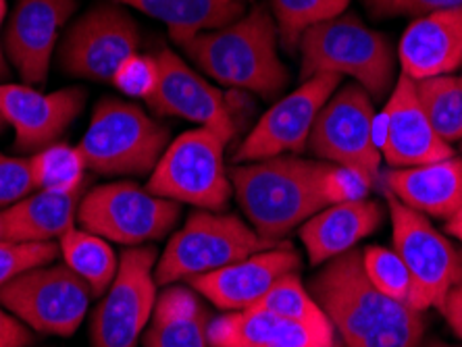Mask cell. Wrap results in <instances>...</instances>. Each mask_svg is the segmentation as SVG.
Returning <instances> with one entry per match:
<instances>
[{
  "mask_svg": "<svg viewBox=\"0 0 462 347\" xmlns=\"http://www.w3.org/2000/svg\"><path fill=\"white\" fill-rule=\"evenodd\" d=\"M375 144L392 169L430 165L457 156L431 127L414 81L400 75L383 111L375 114Z\"/></svg>",
  "mask_w": 462,
  "mask_h": 347,
  "instance_id": "15",
  "label": "cell"
},
{
  "mask_svg": "<svg viewBox=\"0 0 462 347\" xmlns=\"http://www.w3.org/2000/svg\"><path fill=\"white\" fill-rule=\"evenodd\" d=\"M277 36L273 15L256 6L219 30L194 33L178 44L210 79L273 98L288 84V69L277 54Z\"/></svg>",
  "mask_w": 462,
  "mask_h": 347,
  "instance_id": "1",
  "label": "cell"
},
{
  "mask_svg": "<svg viewBox=\"0 0 462 347\" xmlns=\"http://www.w3.org/2000/svg\"><path fill=\"white\" fill-rule=\"evenodd\" d=\"M256 310H267L273 315L288 318V321L307 324L310 329L319 333H328V335H336L334 324L329 323L328 315H325L317 299L312 297L310 291L304 288L300 281V275L291 273L282 277L267 294H264L256 304L250 306Z\"/></svg>",
  "mask_w": 462,
  "mask_h": 347,
  "instance_id": "29",
  "label": "cell"
},
{
  "mask_svg": "<svg viewBox=\"0 0 462 347\" xmlns=\"http://www.w3.org/2000/svg\"><path fill=\"white\" fill-rule=\"evenodd\" d=\"M156 63H159V86L146 100L156 114L181 117L219 133L226 142L234 140V117L226 96L215 86H210L180 54L169 49L159 52Z\"/></svg>",
  "mask_w": 462,
  "mask_h": 347,
  "instance_id": "16",
  "label": "cell"
},
{
  "mask_svg": "<svg viewBox=\"0 0 462 347\" xmlns=\"http://www.w3.org/2000/svg\"><path fill=\"white\" fill-rule=\"evenodd\" d=\"M5 125H6V121H5V117H3V113H0V132H3Z\"/></svg>",
  "mask_w": 462,
  "mask_h": 347,
  "instance_id": "43",
  "label": "cell"
},
{
  "mask_svg": "<svg viewBox=\"0 0 462 347\" xmlns=\"http://www.w3.org/2000/svg\"><path fill=\"white\" fill-rule=\"evenodd\" d=\"M32 342L30 326L6 308H0V347H30Z\"/></svg>",
  "mask_w": 462,
  "mask_h": 347,
  "instance_id": "38",
  "label": "cell"
},
{
  "mask_svg": "<svg viewBox=\"0 0 462 347\" xmlns=\"http://www.w3.org/2000/svg\"><path fill=\"white\" fill-rule=\"evenodd\" d=\"M277 33L288 50H296L304 32L331 22L348 9L350 0H271Z\"/></svg>",
  "mask_w": 462,
  "mask_h": 347,
  "instance_id": "32",
  "label": "cell"
},
{
  "mask_svg": "<svg viewBox=\"0 0 462 347\" xmlns=\"http://www.w3.org/2000/svg\"><path fill=\"white\" fill-rule=\"evenodd\" d=\"M420 106L446 144L462 142V78L439 75V78L414 81Z\"/></svg>",
  "mask_w": 462,
  "mask_h": 347,
  "instance_id": "28",
  "label": "cell"
},
{
  "mask_svg": "<svg viewBox=\"0 0 462 347\" xmlns=\"http://www.w3.org/2000/svg\"><path fill=\"white\" fill-rule=\"evenodd\" d=\"M169 146V129L132 102L105 98L79 142L86 167L98 175H146Z\"/></svg>",
  "mask_w": 462,
  "mask_h": 347,
  "instance_id": "5",
  "label": "cell"
},
{
  "mask_svg": "<svg viewBox=\"0 0 462 347\" xmlns=\"http://www.w3.org/2000/svg\"><path fill=\"white\" fill-rule=\"evenodd\" d=\"M460 160H462V142H460Z\"/></svg>",
  "mask_w": 462,
  "mask_h": 347,
  "instance_id": "45",
  "label": "cell"
},
{
  "mask_svg": "<svg viewBox=\"0 0 462 347\" xmlns=\"http://www.w3.org/2000/svg\"><path fill=\"white\" fill-rule=\"evenodd\" d=\"M210 347H336L337 335L319 333L267 310H240L208 323Z\"/></svg>",
  "mask_w": 462,
  "mask_h": 347,
  "instance_id": "21",
  "label": "cell"
},
{
  "mask_svg": "<svg viewBox=\"0 0 462 347\" xmlns=\"http://www.w3.org/2000/svg\"><path fill=\"white\" fill-rule=\"evenodd\" d=\"M84 189L54 194L38 189L13 206L0 210V242H52L76 227Z\"/></svg>",
  "mask_w": 462,
  "mask_h": 347,
  "instance_id": "24",
  "label": "cell"
},
{
  "mask_svg": "<svg viewBox=\"0 0 462 347\" xmlns=\"http://www.w3.org/2000/svg\"><path fill=\"white\" fill-rule=\"evenodd\" d=\"M385 192L420 215L450 219L462 206V160L452 156L430 165L392 169Z\"/></svg>",
  "mask_w": 462,
  "mask_h": 347,
  "instance_id": "23",
  "label": "cell"
},
{
  "mask_svg": "<svg viewBox=\"0 0 462 347\" xmlns=\"http://www.w3.org/2000/svg\"><path fill=\"white\" fill-rule=\"evenodd\" d=\"M336 347H344V345H342V342H339V339H337V345H336Z\"/></svg>",
  "mask_w": 462,
  "mask_h": 347,
  "instance_id": "44",
  "label": "cell"
},
{
  "mask_svg": "<svg viewBox=\"0 0 462 347\" xmlns=\"http://www.w3.org/2000/svg\"><path fill=\"white\" fill-rule=\"evenodd\" d=\"M400 67L412 81L450 75L462 67V11L419 17L400 40Z\"/></svg>",
  "mask_w": 462,
  "mask_h": 347,
  "instance_id": "20",
  "label": "cell"
},
{
  "mask_svg": "<svg viewBox=\"0 0 462 347\" xmlns=\"http://www.w3.org/2000/svg\"><path fill=\"white\" fill-rule=\"evenodd\" d=\"M113 3L127 5L152 19H159L169 27L175 42L194 33L219 30L246 13L244 11L246 0H113Z\"/></svg>",
  "mask_w": 462,
  "mask_h": 347,
  "instance_id": "26",
  "label": "cell"
},
{
  "mask_svg": "<svg viewBox=\"0 0 462 347\" xmlns=\"http://www.w3.org/2000/svg\"><path fill=\"white\" fill-rule=\"evenodd\" d=\"M156 250L132 248L119 258L111 288L92 315V347H138L156 304Z\"/></svg>",
  "mask_w": 462,
  "mask_h": 347,
  "instance_id": "11",
  "label": "cell"
},
{
  "mask_svg": "<svg viewBox=\"0 0 462 347\" xmlns=\"http://www.w3.org/2000/svg\"><path fill=\"white\" fill-rule=\"evenodd\" d=\"M30 160L36 189L54 194H73L81 189L88 167L79 148L51 144L33 154Z\"/></svg>",
  "mask_w": 462,
  "mask_h": 347,
  "instance_id": "31",
  "label": "cell"
},
{
  "mask_svg": "<svg viewBox=\"0 0 462 347\" xmlns=\"http://www.w3.org/2000/svg\"><path fill=\"white\" fill-rule=\"evenodd\" d=\"M226 146L227 142L207 127L189 129L169 142L146 187L161 198L221 213L234 194Z\"/></svg>",
  "mask_w": 462,
  "mask_h": 347,
  "instance_id": "7",
  "label": "cell"
},
{
  "mask_svg": "<svg viewBox=\"0 0 462 347\" xmlns=\"http://www.w3.org/2000/svg\"><path fill=\"white\" fill-rule=\"evenodd\" d=\"M78 0H17L5 27V54L25 86H40L49 75L59 33Z\"/></svg>",
  "mask_w": 462,
  "mask_h": 347,
  "instance_id": "18",
  "label": "cell"
},
{
  "mask_svg": "<svg viewBox=\"0 0 462 347\" xmlns=\"http://www.w3.org/2000/svg\"><path fill=\"white\" fill-rule=\"evenodd\" d=\"M425 347H457V345H448V343H441V342H433V343L425 345Z\"/></svg>",
  "mask_w": 462,
  "mask_h": 347,
  "instance_id": "42",
  "label": "cell"
},
{
  "mask_svg": "<svg viewBox=\"0 0 462 347\" xmlns=\"http://www.w3.org/2000/svg\"><path fill=\"white\" fill-rule=\"evenodd\" d=\"M363 262L369 281L385 297H390L392 302L402 304L411 310H427L425 299L420 296L409 267H406L396 251L382 246H369L363 250Z\"/></svg>",
  "mask_w": 462,
  "mask_h": 347,
  "instance_id": "30",
  "label": "cell"
},
{
  "mask_svg": "<svg viewBox=\"0 0 462 347\" xmlns=\"http://www.w3.org/2000/svg\"><path fill=\"white\" fill-rule=\"evenodd\" d=\"M59 248L67 267L84 279L92 296H103L111 288L119 269V258L105 237L71 227L59 237Z\"/></svg>",
  "mask_w": 462,
  "mask_h": 347,
  "instance_id": "27",
  "label": "cell"
},
{
  "mask_svg": "<svg viewBox=\"0 0 462 347\" xmlns=\"http://www.w3.org/2000/svg\"><path fill=\"white\" fill-rule=\"evenodd\" d=\"M375 106L358 84L337 87L315 119L309 150L317 159L342 165L377 181L382 152L375 144Z\"/></svg>",
  "mask_w": 462,
  "mask_h": 347,
  "instance_id": "10",
  "label": "cell"
},
{
  "mask_svg": "<svg viewBox=\"0 0 462 347\" xmlns=\"http://www.w3.org/2000/svg\"><path fill=\"white\" fill-rule=\"evenodd\" d=\"M382 221L383 206L369 198L331 204L302 224L300 242L312 267H319L355 250L358 242L375 233Z\"/></svg>",
  "mask_w": 462,
  "mask_h": 347,
  "instance_id": "22",
  "label": "cell"
},
{
  "mask_svg": "<svg viewBox=\"0 0 462 347\" xmlns=\"http://www.w3.org/2000/svg\"><path fill=\"white\" fill-rule=\"evenodd\" d=\"M86 102L81 87H63L40 92L33 86H0V113L15 132V144L22 152H40L57 144Z\"/></svg>",
  "mask_w": 462,
  "mask_h": 347,
  "instance_id": "17",
  "label": "cell"
},
{
  "mask_svg": "<svg viewBox=\"0 0 462 347\" xmlns=\"http://www.w3.org/2000/svg\"><path fill=\"white\" fill-rule=\"evenodd\" d=\"M460 256H462V251H460ZM460 283H462V279H460Z\"/></svg>",
  "mask_w": 462,
  "mask_h": 347,
  "instance_id": "46",
  "label": "cell"
},
{
  "mask_svg": "<svg viewBox=\"0 0 462 347\" xmlns=\"http://www.w3.org/2000/svg\"><path fill=\"white\" fill-rule=\"evenodd\" d=\"M300 79L319 73L348 75L371 98H382L393 81V50L382 33L355 15L312 25L298 42Z\"/></svg>",
  "mask_w": 462,
  "mask_h": 347,
  "instance_id": "3",
  "label": "cell"
},
{
  "mask_svg": "<svg viewBox=\"0 0 462 347\" xmlns=\"http://www.w3.org/2000/svg\"><path fill=\"white\" fill-rule=\"evenodd\" d=\"M59 251L57 242H0V288L27 270L52 264Z\"/></svg>",
  "mask_w": 462,
  "mask_h": 347,
  "instance_id": "34",
  "label": "cell"
},
{
  "mask_svg": "<svg viewBox=\"0 0 462 347\" xmlns=\"http://www.w3.org/2000/svg\"><path fill=\"white\" fill-rule=\"evenodd\" d=\"M319 160L283 154L236 165L231 187L242 213L258 235L280 243L312 215L328 208L319 196Z\"/></svg>",
  "mask_w": 462,
  "mask_h": 347,
  "instance_id": "2",
  "label": "cell"
},
{
  "mask_svg": "<svg viewBox=\"0 0 462 347\" xmlns=\"http://www.w3.org/2000/svg\"><path fill=\"white\" fill-rule=\"evenodd\" d=\"M441 312H444L450 329L457 333V337L462 342V283H458L457 288L450 291V296H448Z\"/></svg>",
  "mask_w": 462,
  "mask_h": 347,
  "instance_id": "39",
  "label": "cell"
},
{
  "mask_svg": "<svg viewBox=\"0 0 462 347\" xmlns=\"http://www.w3.org/2000/svg\"><path fill=\"white\" fill-rule=\"evenodd\" d=\"M309 291L334 324L344 347H363L411 312L375 289L366 277L363 250L358 248L325 262Z\"/></svg>",
  "mask_w": 462,
  "mask_h": 347,
  "instance_id": "4",
  "label": "cell"
},
{
  "mask_svg": "<svg viewBox=\"0 0 462 347\" xmlns=\"http://www.w3.org/2000/svg\"><path fill=\"white\" fill-rule=\"evenodd\" d=\"M273 246L280 243L264 240L248 223L234 215L196 210L167 242L165 251L156 260L154 281L161 288L192 281Z\"/></svg>",
  "mask_w": 462,
  "mask_h": 347,
  "instance_id": "6",
  "label": "cell"
},
{
  "mask_svg": "<svg viewBox=\"0 0 462 347\" xmlns=\"http://www.w3.org/2000/svg\"><path fill=\"white\" fill-rule=\"evenodd\" d=\"M300 270V256L291 246L254 251L213 273L192 279L189 288L226 312L248 310L282 277Z\"/></svg>",
  "mask_w": 462,
  "mask_h": 347,
  "instance_id": "19",
  "label": "cell"
},
{
  "mask_svg": "<svg viewBox=\"0 0 462 347\" xmlns=\"http://www.w3.org/2000/svg\"><path fill=\"white\" fill-rule=\"evenodd\" d=\"M448 233L462 242V206L448 219Z\"/></svg>",
  "mask_w": 462,
  "mask_h": 347,
  "instance_id": "41",
  "label": "cell"
},
{
  "mask_svg": "<svg viewBox=\"0 0 462 347\" xmlns=\"http://www.w3.org/2000/svg\"><path fill=\"white\" fill-rule=\"evenodd\" d=\"M377 17H425L441 11H462V0H365Z\"/></svg>",
  "mask_w": 462,
  "mask_h": 347,
  "instance_id": "37",
  "label": "cell"
},
{
  "mask_svg": "<svg viewBox=\"0 0 462 347\" xmlns=\"http://www.w3.org/2000/svg\"><path fill=\"white\" fill-rule=\"evenodd\" d=\"M317 186L325 206H331V204L366 200L375 181H371L369 177L355 171V169L319 160Z\"/></svg>",
  "mask_w": 462,
  "mask_h": 347,
  "instance_id": "33",
  "label": "cell"
},
{
  "mask_svg": "<svg viewBox=\"0 0 462 347\" xmlns=\"http://www.w3.org/2000/svg\"><path fill=\"white\" fill-rule=\"evenodd\" d=\"M140 32L117 5H97L67 32L59 49L60 69L73 78L113 81L124 60L138 52Z\"/></svg>",
  "mask_w": 462,
  "mask_h": 347,
  "instance_id": "13",
  "label": "cell"
},
{
  "mask_svg": "<svg viewBox=\"0 0 462 347\" xmlns=\"http://www.w3.org/2000/svg\"><path fill=\"white\" fill-rule=\"evenodd\" d=\"M208 315L192 288L169 285L156 297L151 326L144 331V347H210Z\"/></svg>",
  "mask_w": 462,
  "mask_h": 347,
  "instance_id": "25",
  "label": "cell"
},
{
  "mask_svg": "<svg viewBox=\"0 0 462 347\" xmlns=\"http://www.w3.org/2000/svg\"><path fill=\"white\" fill-rule=\"evenodd\" d=\"M92 289L67 264L27 270L0 288V306L32 331L71 337L84 321Z\"/></svg>",
  "mask_w": 462,
  "mask_h": 347,
  "instance_id": "9",
  "label": "cell"
},
{
  "mask_svg": "<svg viewBox=\"0 0 462 347\" xmlns=\"http://www.w3.org/2000/svg\"><path fill=\"white\" fill-rule=\"evenodd\" d=\"M385 202L392 219L393 251L409 267L427 308L441 310L462 279L460 251L425 215L409 208L390 192H385Z\"/></svg>",
  "mask_w": 462,
  "mask_h": 347,
  "instance_id": "12",
  "label": "cell"
},
{
  "mask_svg": "<svg viewBox=\"0 0 462 347\" xmlns=\"http://www.w3.org/2000/svg\"><path fill=\"white\" fill-rule=\"evenodd\" d=\"M36 189L32 160L0 152V210L27 198Z\"/></svg>",
  "mask_w": 462,
  "mask_h": 347,
  "instance_id": "36",
  "label": "cell"
},
{
  "mask_svg": "<svg viewBox=\"0 0 462 347\" xmlns=\"http://www.w3.org/2000/svg\"><path fill=\"white\" fill-rule=\"evenodd\" d=\"M113 84L119 92L127 96L148 100L159 86V63L152 57H142V54H132L115 73Z\"/></svg>",
  "mask_w": 462,
  "mask_h": 347,
  "instance_id": "35",
  "label": "cell"
},
{
  "mask_svg": "<svg viewBox=\"0 0 462 347\" xmlns=\"http://www.w3.org/2000/svg\"><path fill=\"white\" fill-rule=\"evenodd\" d=\"M339 84L342 78L331 73H319L304 79L298 90L275 102L258 119L253 132L237 146L234 160L237 165H244V162L296 154L309 148L315 119L325 102L334 96Z\"/></svg>",
  "mask_w": 462,
  "mask_h": 347,
  "instance_id": "14",
  "label": "cell"
},
{
  "mask_svg": "<svg viewBox=\"0 0 462 347\" xmlns=\"http://www.w3.org/2000/svg\"><path fill=\"white\" fill-rule=\"evenodd\" d=\"M81 229L124 246L165 237L180 221V204L129 181L94 187L79 202Z\"/></svg>",
  "mask_w": 462,
  "mask_h": 347,
  "instance_id": "8",
  "label": "cell"
},
{
  "mask_svg": "<svg viewBox=\"0 0 462 347\" xmlns=\"http://www.w3.org/2000/svg\"><path fill=\"white\" fill-rule=\"evenodd\" d=\"M6 17V3L0 0V79H5L9 75V65H6V54H5V42H3V25Z\"/></svg>",
  "mask_w": 462,
  "mask_h": 347,
  "instance_id": "40",
  "label": "cell"
}]
</instances>
